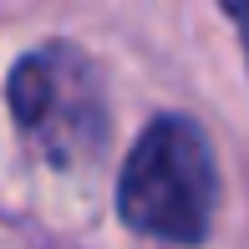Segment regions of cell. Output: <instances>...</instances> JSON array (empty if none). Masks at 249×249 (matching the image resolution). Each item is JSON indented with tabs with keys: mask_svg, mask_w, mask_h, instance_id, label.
<instances>
[{
	"mask_svg": "<svg viewBox=\"0 0 249 249\" xmlns=\"http://www.w3.org/2000/svg\"><path fill=\"white\" fill-rule=\"evenodd\" d=\"M219 173L209 138L188 117H158L132 142L117 178V213L163 244H198L213 224Z\"/></svg>",
	"mask_w": 249,
	"mask_h": 249,
	"instance_id": "6da1fadb",
	"label": "cell"
},
{
	"mask_svg": "<svg viewBox=\"0 0 249 249\" xmlns=\"http://www.w3.org/2000/svg\"><path fill=\"white\" fill-rule=\"evenodd\" d=\"M224 10H229V20L239 26V41H244V51H249V0H219Z\"/></svg>",
	"mask_w": 249,
	"mask_h": 249,
	"instance_id": "3957f363",
	"label": "cell"
},
{
	"mask_svg": "<svg viewBox=\"0 0 249 249\" xmlns=\"http://www.w3.org/2000/svg\"><path fill=\"white\" fill-rule=\"evenodd\" d=\"M10 112H16L20 132L61 168L97 158L107 142L102 76L76 46L31 51L10 71Z\"/></svg>",
	"mask_w": 249,
	"mask_h": 249,
	"instance_id": "7a4b0ae2",
	"label": "cell"
}]
</instances>
